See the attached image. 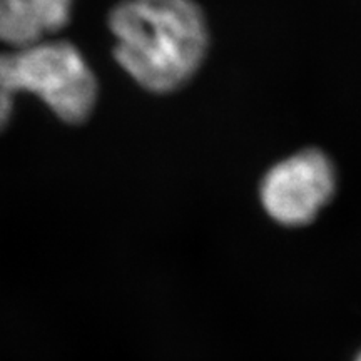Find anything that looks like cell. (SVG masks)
Masks as SVG:
<instances>
[{
  "instance_id": "obj_5",
  "label": "cell",
  "mask_w": 361,
  "mask_h": 361,
  "mask_svg": "<svg viewBox=\"0 0 361 361\" xmlns=\"http://www.w3.org/2000/svg\"><path fill=\"white\" fill-rule=\"evenodd\" d=\"M356 361H361V353H360V356H358V358H356Z\"/></svg>"
},
{
  "instance_id": "obj_1",
  "label": "cell",
  "mask_w": 361,
  "mask_h": 361,
  "mask_svg": "<svg viewBox=\"0 0 361 361\" xmlns=\"http://www.w3.org/2000/svg\"><path fill=\"white\" fill-rule=\"evenodd\" d=\"M109 27L116 61L157 94L189 82L209 45L206 17L194 0H123L111 11Z\"/></svg>"
},
{
  "instance_id": "obj_2",
  "label": "cell",
  "mask_w": 361,
  "mask_h": 361,
  "mask_svg": "<svg viewBox=\"0 0 361 361\" xmlns=\"http://www.w3.org/2000/svg\"><path fill=\"white\" fill-rule=\"evenodd\" d=\"M22 90L42 99L64 123L80 124L94 109L97 80L71 42L44 39L0 52V130Z\"/></svg>"
},
{
  "instance_id": "obj_3",
  "label": "cell",
  "mask_w": 361,
  "mask_h": 361,
  "mask_svg": "<svg viewBox=\"0 0 361 361\" xmlns=\"http://www.w3.org/2000/svg\"><path fill=\"white\" fill-rule=\"evenodd\" d=\"M335 189L336 173L329 157L318 149H305L268 171L261 202L279 224L303 226L328 204Z\"/></svg>"
},
{
  "instance_id": "obj_4",
  "label": "cell",
  "mask_w": 361,
  "mask_h": 361,
  "mask_svg": "<svg viewBox=\"0 0 361 361\" xmlns=\"http://www.w3.org/2000/svg\"><path fill=\"white\" fill-rule=\"evenodd\" d=\"M72 0H0V40L19 47L51 37L69 22Z\"/></svg>"
}]
</instances>
